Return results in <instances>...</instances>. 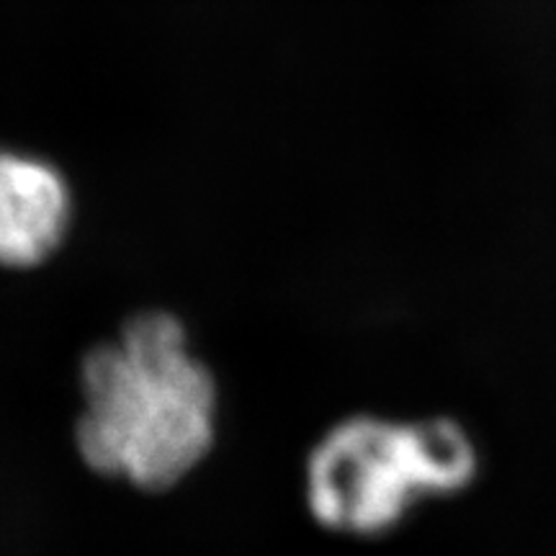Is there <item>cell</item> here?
Returning <instances> with one entry per match:
<instances>
[{
  "instance_id": "cell-1",
  "label": "cell",
  "mask_w": 556,
  "mask_h": 556,
  "mask_svg": "<svg viewBox=\"0 0 556 556\" xmlns=\"http://www.w3.org/2000/svg\"><path fill=\"white\" fill-rule=\"evenodd\" d=\"M75 446L88 469L144 492L184 482L217 438L214 374L170 312H139L80 364Z\"/></svg>"
},
{
  "instance_id": "cell-3",
  "label": "cell",
  "mask_w": 556,
  "mask_h": 556,
  "mask_svg": "<svg viewBox=\"0 0 556 556\" xmlns=\"http://www.w3.org/2000/svg\"><path fill=\"white\" fill-rule=\"evenodd\" d=\"M73 201L54 165L0 150V266L34 268L65 240Z\"/></svg>"
},
{
  "instance_id": "cell-2",
  "label": "cell",
  "mask_w": 556,
  "mask_h": 556,
  "mask_svg": "<svg viewBox=\"0 0 556 556\" xmlns=\"http://www.w3.org/2000/svg\"><path fill=\"white\" fill-rule=\"evenodd\" d=\"M477 469L475 441L448 417L392 422L353 415L312 448L307 505L328 531L384 536L420 500L467 490Z\"/></svg>"
}]
</instances>
